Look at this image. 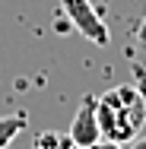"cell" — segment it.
I'll list each match as a JSON object with an SVG mask.
<instances>
[{
	"label": "cell",
	"instance_id": "7",
	"mask_svg": "<svg viewBox=\"0 0 146 149\" xmlns=\"http://www.w3.org/2000/svg\"><path fill=\"white\" fill-rule=\"evenodd\" d=\"M137 38H140V45H143V48H146V19H143V22H140V29H137Z\"/></svg>",
	"mask_w": 146,
	"mask_h": 149
},
{
	"label": "cell",
	"instance_id": "5",
	"mask_svg": "<svg viewBox=\"0 0 146 149\" xmlns=\"http://www.w3.org/2000/svg\"><path fill=\"white\" fill-rule=\"evenodd\" d=\"M32 149H80V146L70 140V133L64 136V133H57V130H45V133L35 136V146Z\"/></svg>",
	"mask_w": 146,
	"mask_h": 149
},
{
	"label": "cell",
	"instance_id": "4",
	"mask_svg": "<svg viewBox=\"0 0 146 149\" xmlns=\"http://www.w3.org/2000/svg\"><path fill=\"white\" fill-rule=\"evenodd\" d=\"M26 127H29L26 114H0V149H6Z\"/></svg>",
	"mask_w": 146,
	"mask_h": 149
},
{
	"label": "cell",
	"instance_id": "8",
	"mask_svg": "<svg viewBox=\"0 0 146 149\" xmlns=\"http://www.w3.org/2000/svg\"><path fill=\"white\" fill-rule=\"evenodd\" d=\"M130 143H133V146H130V149H146V136H133Z\"/></svg>",
	"mask_w": 146,
	"mask_h": 149
},
{
	"label": "cell",
	"instance_id": "3",
	"mask_svg": "<svg viewBox=\"0 0 146 149\" xmlns=\"http://www.w3.org/2000/svg\"><path fill=\"white\" fill-rule=\"evenodd\" d=\"M70 140H73L80 149H89V146H95V143L102 140V127H98L95 98H92V95H89V98H83V105H80L76 118L70 120Z\"/></svg>",
	"mask_w": 146,
	"mask_h": 149
},
{
	"label": "cell",
	"instance_id": "2",
	"mask_svg": "<svg viewBox=\"0 0 146 149\" xmlns=\"http://www.w3.org/2000/svg\"><path fill=\"white\" fill-rule=\"evenodd\" d=\"M60 10H64V16L70 19V26L83 38H89L98 48L108 45V26L102 22V16L92 6V0H60Z\"/></svg>",
	"mask_w": 146,
	"mask_h": 149
},
{
	"label": "cell",
	"instance_id": "1",
	"mask_svg": "<svg viewBox=\"0 0 146 149\" xmlns=\"http://www.w3.org/2000/svg\"><path fill=\"white\" fill-rule=\"evenodd\" d=\"M95 114L102 127V140L130 143L133 136H140L146 124V95L130 83L115 86L95 98Z\"/></svg>",
	"mask_w": 146,
	"mask_h": 149
},
{
	"label": "cell",
	"instance_id": "6",
	"mask_svg": "<svg viewBox=\"0 0 146 149\" xmlns=\"http://www.w3.org/2000/svg\"><path fill=\"white\" fill-rule=\"evenodd\" d=\"M89 149H124L121 143H111V140H98L95 146H89Z\"/></svg>",
	"mask_w": 146,
	"mask_h": 149
}]
</instances>
